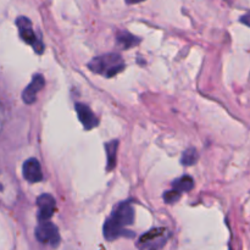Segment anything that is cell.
<instances>
[{
  "instance_id": "12",
  "label": "cell",
  "mask_w": 250,
  "mask_h": 250,
  "mask_svg": "<svg viewBox=\"0 0 250 250\" xmlns=\"http://www.w3.org/2000/svg\"><path fill=\"white\" fill-rule=\"evenodd\" d=\"M172 186H173V189L182 193V192H189V190L193 188V186H194V183H193L192 177H189V176H183V177H180L176 181H173Z\"/></svg>"
},
{
  "instance_id": "10",
  "label": "cell",
  "mask_w": 250,
  "mask_h": 250,
  "mask_svg": "<svg viewBox=\"0 0 250 250\" xmlns=\"http://www.w3.org/2000/svg\"><path fill=\"white\" fill-rule=\"evenodd\" d=\"M117 149H119V141H111L105 146V151L107 154V170H112L116 166Z\"/></svg>"
},
{
  "instance_id": "2",
  "label": "cell",
  "mask_w": 250,
  "mask_h": 250,
  "mask_svg": "<svg viewBox=\"0 0 250 250\" xmlns=\"http://www.w3.org/2000/svg\"><path fill=\"white\" fill-rule=\"evenodd\" d=\"M88 68L94 73L104 75L105 77H114L124 70L125 62L119 54H105L90 60Z\"/></svg>"
},
{
  "instance_id": "13",
  "label": "cell",
  "mask_w": 250,
  "mask_h": 250,
  "mask_svg": "<svg viewBox=\"0 0 250 250\" xmlns=\"http://www.w3.org/2000/svg\"><path fill=\"white\" fill-rule=\"evenodd\" d=\"M199 159V154H198L197 149L195 148H188L185 153L182 154L181 158V164L185 166H192L195 165V163Z\"/></svg>"
},
{
  "instance_id": "1",
  "label": "cell",
  "mask_w": 250,
  "mask_h": 250,
  "mask_svg": "<svg viewBox=\"0 0 250 250\" xmlns=\"http://www.w3.org/2000/svg\"><path fill=\"white\" fill-rule=\"evenodd\" d=\"M134 222V208L131 202H121L112 210L111 215L103 227V233L107 241H115L126 234V227Z\"/></svg>"
},
{
  "instance_id": "11",
  "label": "cell",
  "mask_w": 250,
  "mask_h": 250,
  "mask_svg": "<svg viewBox=\"0 0 250 250\" xmlns=\"http://www.w3.org/2000/svg\"><path fill=\"white\" fill-rule=\"evenodd\" d=\"M117 42H119V44L121 45V48L129 49L132 48V46H136L137 44L141 42V39L132 36L128 32H121V33L117 36Z\"/></svg>"
},
{
  "instance_id": "6",
  "label": "cell",
  "mask_w": 250,
  "mask_h": 250,
  "mask_svg": "<svg viewBox=\"0 0 250 250\" xmlns=\"http://www.w3.org/2000/svg\"><path fill=\"white\" fill-rule=\"evenodd\" d=\"M37 207H38V220L42 221H49L53 217L56 209V202L53 195L42 194L37 199Z\"/></svg>"
},
{
  "instance_id": "8",
  "label": "cell",
  "mask_w": 250,
  "mask_h": 250,
  "mask_svg": "<svg viewBox=\"0 0 250 250\" xmlns=\"http://www.w3.org/2000/svg\"><path fill=\"white\" fill-rule=\"evenodd\" d=\"M76 111H77L78 120L81 121V124L83 125L84 129L89 131V129L95 128L99 124V120L95 116L94 112L90 110V107L88 105L82 104V103H77L76 104Z\"/></svg>"
},
{
  "instance_id": "14",
  "label": "cell",
  "mask_w": 250,
  "mask_h": 250,
  "mask_svg": "<svg viewBox=\"0 0 250 250\" xmlns=\"http://www.w3.org/2000/svg\"><path fill=\"white\" fill-rule=\"evenodd\" d=\"M180 198H181V193L176 189L167 190V192L164 194V200H165L167 204H173V203L178 202Z\"/></svg>"
},
{
  "instance_id": "9",
  "label": "cell",
  "mask_w": 250,
  "mask_h": 250,
  "mask_svg": "<svg viewBox=\"0 0 250 250\" xmlns=\"http://www.w3.org/2000/svg\"><path fill=\"white\" fill-rule=\"evenodd\" d=\"M22 173H23L24 180L31 183L41 182L43 180V173H42L41 164L37 159L31 158L23 163L22 167Z\"/></svg>"
},
{
  "instance_id": "4",
  "label": "cell",
  "mask_w": 250,
  "mask_h": 250,
  "mask_svg": "<svg viewBox=\"0 0 250 250\" xmlns=\"http://www.w3.org/2000/svg\"><path fill=\"white\" fill-rule=\"evenodd\" d=\"M16 24L19 27V32L21 38L23 39L26 43H28L29 45L33 46L34 51H37L38 54H42L44 50V45L38 38H37L36 33H34L33 28H32V22L29 21L27 17L21 16L16 20Z\"/></svg>"
},
{
  "instance_id": "3",
  "label": "cell",
  "mask_w": 250,
  "mask_h": 250,
  "mask_svg": "<svg viewBox=\"0 0 250 250\" xmlns=\"http://www.w3.org/2000/svg\"><path fill=\"white\" fill-rule=\"evenodd\" d=\"M168 239V233L165 229H153L141 236L137 242L139 250H160L164 248Z\"/></svg>"
},
{
  "instance_id": "7",
  "label": "cell",
  "mask_w": 250,
  "mask_h": 250,
  "mask_svg": "<svg viewBox=\"0 0 250 250\" xmlns=\"http://www.w3.org/2000/svg\"><path fill=\"white\" fill-rule=\"evenodd\" d=\"M44 84H45V80H44L43 76L34 75L31 83L22 92V100H23V103H26L28 105L33 104L37 99V94L43 89Z\"/></svg>"
},
{
  "instance_id": "15",
  "label": "cell",
  "mask_w": 250,
  "mask_h": 250,
  "mask_svg": "<svg viewBox=\"0 0 250 250\" xmlns=\"http://www.w3.org/2000/svg\"><path fill=\"white\" fill-rule=\"evenodd\" d=\"M144 1V0H126L127 4H138V2Z\"/></svg>"
},
{
  "instance_id": "5",
  "label": "cell",
  "mask_w": 250,
  "mask_h": 250,
  "mask_svg": "<svg viewBox=\"0 0 250 250\" xmlns=\"http://www.w3.org/2000/svg\"><path fill=\"white\" fill-rule=\"evenodd\" d=\"M36 238L43 244L58 247L60 243V233L58 227L50 221H42L36 229Z\"/></svg>"
}]
</instances>
